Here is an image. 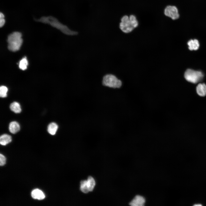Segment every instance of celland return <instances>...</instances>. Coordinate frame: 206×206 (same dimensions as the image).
Here are the masks:
<instances>
[{
	"mask_svg": "<svg viewBox=\"0 0 206 206\" xmlns=\"http://www.w3.org/2000/svg\"><path fill=\"white\" fill-rule=\"evenodd\" d=\"M36 21L49 24L68 35H74L78 34L77 32L71 30L66 25L60 23L56 18L52 16L43 17L39 19H36Z\"/></svg>",
	"mask_w": 206,
	"mask_h": 206,
	"instance_id": "6da1fadb",
	"label": "cell"
},
{
	"mask_svg": "<svg viewBox=\"0 0 206 206\" xmlns=\"http://www.w3.org/2000/svg\"><path fill=\"white\" fill-rule=\"evenodd\" d=\"M138 25V21L134 15H132L128 16L125 15L121 19L119 27L122 32L128 33L131 32Z\"/></svg>",
	"mask_w": 206,
	"mask_h": 206,
	"instance_id": "7a4b0ae2",
	"label": "cell"
},
{
	"mask_svg": "<svg viewBox=\"0 0 206 206\" xmlns=\"http://www.w3.org/2000/svg\"><path fill=\"white\" fill-rule=\"evenodd\" d=\"M8 48L10 51L15 52L19 50L23 42L21 34L19 32H14L8 36Z\"/></svg>",
	"mask_w": 206,
	"mask_h": 206,
	"instance_id": "3957f363",
	"label": "cell"
},
{
	"mask_svg": "<svg viewBox=\"0 0 206 206\" xmlns=\"http://www.w3.org/2000/svg\"><path fill=\"white\" fill-rule=\"evenodd\" d=\"M102 83L104 86L114 88H119L122 85V81L115 75L107 74L103 77Z\"/></svg>",
	"mask_w": 206,
	"mask_h": 206,
	"instance_id": "277c9868",
	"label": "cell"
},
{
	"mask_svg": "<svg viewBox=\"0 0 206 206\" xmlns=\"http://www.w3.org/2000/svg\"><path fill=\"white\" fill-rule=\"evenodd\" d=\"M203 75L200 71H195L191 69H188L185 71L184 77L188 81L196 83L200 81L203 78Z\"/></svg>",
	"mask_w": 206,
	"mask_h": 206,
	"instance_id": "5b68a950",
	"label": "cell"
},
{
	"mask_svg": "<svg viewBox=\"0 0 206 206\" xmlns=\"http://www.w3.org/2000/svg\"><path fill=\"white\" fill-rule=\"evenodd\" d=\"M164 13L165 15L173 20L178 19L179 14L177 8L173 5H168L165 8Z\"/></svg>",
	"mask_w": 206,
	"mask_h": 206,
	"instance_id": "8992f818",
	"label": "cell"
},
{
	"mask_svg": "<svg viewBox=\"0 0 206 206\" xmlns=\"http://www.w3.org/2000/svg\"><path fill=\"white\" fill-rule=\"evenodd\" d=\"M145 199L143 196L136 195L130 201L129 205L132 206H143L145 202Z\"/></svg>",
	"mask_w": 206,
	"mask_h": 206,
	"instance_id": "52a82bcc",
	"label": "cell"
},
{
	"mask_svg": "<svg viewBox=\"0 0 206 206\" xmlns=\"http://www.w3.org/2000/svg\"><path fill=\"white\" fill-rule=\"evenodd\" d=\"M31 196L33 199L39 200L43 199L45 197L43 192L38 189L33 190L31 193Z\"/></svg>",
	"mask_w": 206,
	"mask_h": 206,
	"instance_id": "ba28073f",
	"label": "cell"
},
{
	"mask_svg": "<svg viewBox=\"0 0 206 206\" xmlns=\"http://www.w3.org/2000/svg\"><path fill=\"white\" fill-rule=\"evenodd\" d=\"M196 92L200 96H204L206 95V85L204 83H200L196 87Z\"/></svg>",
	"mask_w": 206,
	"mask_h": 206,
	"instance_id": "9c48e42d",
	"label": "cell"
},
{
	"mask_svg": "<svg viewBox=\"0 0 206 206\" xmlns=\"http://www.w3.org/2000/svg\"><path fill=\"white\" fill-rule=\"evenodd\" d=\"M20 129V125L17 122L13 121L9 124V130L11 133L15 134L18 132Z\"/></svg>",
	"mask_w": 206,
	"mask_h": 206,
	"instance_id": "30bf717a",
	"label": "cell"
},
{
	"mask_svg": "<svg viewBox=\"0 0 206 206\" xmlns=\"http://www.w3.org/2000/svg\"><path fill=\"white\" fill-rule=\"evenodd\" d=\"M187 44L189 46V49L191 50H197L199 46V41L196 39L190 40L188 41Z\"/></svg>",
	"mask_w": 206,
	"mask_h": 206,
	"instance_id": "8fae6325",
	"label": "cell"
},
{
	"mask_svg": "<svg viewBox=\"0 0 206 206\" xmlns=\"http://www.w3.org/2000/svg\"><path fill=\"white\" fill-rule=\"evenodd\" d=\"M12 140L11 136L7 134L2 135L0 138V144L3 146L5 145L10 142Z\"/></svg>",
	"mask_w": 206,
	"mask_h": 206,
	"instance_id": "7c38bea8",
	"label": "cell"
},
{
	"mask_svg": "<svg viewBox=\"0 0 206 206\" xmlns=\"http://www.w3.org/2000/svg\"><path fill=\"white\" fill-rule=\"evenodd\" d=\"M58 128V126L56 123L52 122L48 125L47 131L50 134L54 135L56 134Z\"/></svg>",
	"mask_w": 206,
	"mask_h": 206,
	"instance_id": "4fadbf2b",
	"label": "cell"
},
{
	"mask_svg": "<svg viewBox=\"0 0 206 206\" xmlns=\"http://www.w3.org/2000/svg\"><path fill=\"white\" fill-rule=\"evenodd\" d=\"M10 107L11 110L15 113H19L21 111L20 105L19 103L17 102H15L11 103Z\"/></svg>",
	"mask_w": 206,
	"mask_h": 206,
	"instance_id": "5bb4252c",
	"label": "cell"
},
{
	"mask_svg": "<svg viewBox=\"0 0 206 206\" xmlns=\"http://www.w3.org/2000/svg\"><path fill=\"white\" fill-rule=\"evenodd\" d=\"M87 184L89 191H91L93 190L95 185V181L94 179L92 177H89L87 180Z\"/></svg>",
	"mask_w": 206,
	"mask_h": 206,
	"instance_id": "9a60e30c",
	"label": "cell"
},
{
	"mask_svg": "<svg viewBox=\"0 0 206 206\" xmlns=\"http://www.w3.org/2000/svg\"><path fill=\"white\" fill-rule=\"evenodd\" d=\"M28 64L27 59L26 57H25L20 61L19 64V68L22 70H25L27 69Z\"/></svg>",
	"mask_w": 206,
	"mask_h": 206,
	"instance_id": "2e32d148",
	"label": "cell"
},
{
	"mask_svg": "<svg viewBox=\"0 0 206 206\" xmlns=\"http://www.w3.org/2000/svg\"><path fill=\"white\" fill-rule=\"evenodd\" d=\"M80 189L84 193H87L89 191L87 184V180L82 181L80 182Z\"/></svg>",
	"mask_w": 206,
	"mask_h": 206,
	"instance_id": "e0dca14e",
	"label": "cell"
},
{
	"mask_svg": "<svg viewBox=\"0 0 206 206\" xmlns=\"http://www.w3.org/2000/svg\"><path fill=\"white\" fill-rule=\"evenodd\" d=\"M8 88L5 86H2L0 88V96L1 97L5 98L7 96Z\"/></svg>",
	"mask_w": 206,
	"mask_h": 206,
	"instance_id": "ac0fdd59",
	"label": "cell"
},
{
	"mask_svg": "<svg viewBox=\"0 0 206 206\" xmlns=\"http://www.w3.org/2000/svg\"><path fill=\"white\" fill-rule=\"evenodd\" d=\"M4 15L2 13H0V27H2L4 25L5 23V20L4 19Z\"/></svg>",
	"mask_w": 206,
	"mask_h": 206,
	"instance_id": "d6986e66",
	"label": "cell"
},
{
	"mask_svg": "<svg viewBox=\"0 0 206 206\" xmlns=\"http://www.w3.org/2000/svg\"><path fill=\"white\" fill-rule=\"evenodd\" d=\"M6 159L5 157L1 154L0 155V165L1 166L4 165L6 163Z\"/></svg>",
	"mask_w": 206,
	"mask_h": 206,
	"instance_id": "ffe728a7",
	"label": "cell"
},
{
	"mask_svg": "<svg viewBox=\"0 0 206 206\" xmlns=\"http://www.w3.org/2000/svg\"><path fill=\"white\" fill-rule=\"evenodd\" d=\"M194 205L195 206H201L202 205L200 204H195V205Z\"/></svg>",
	"mask_w": 206,
	"mask_h": 206,
	"instance_id": "44dd1931",
	"label": "cell"
}]
</instances>
